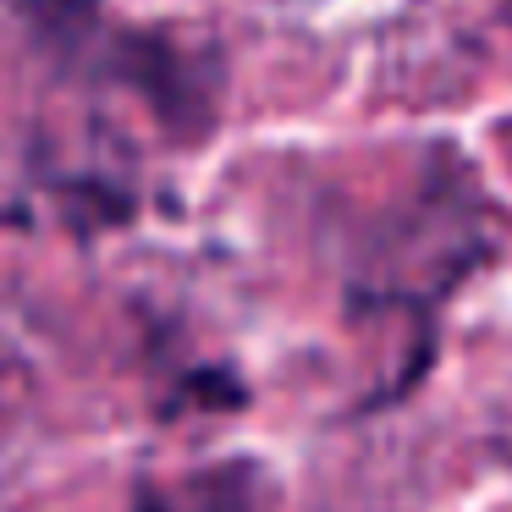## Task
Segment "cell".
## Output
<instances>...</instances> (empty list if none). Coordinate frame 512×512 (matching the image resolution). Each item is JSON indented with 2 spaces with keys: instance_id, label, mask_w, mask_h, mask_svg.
<instances>
[{
  "instance_id": "1",
  "label": "cell",
  "mask_w": 512,
  "mask_h": 512,
  "mask_svg": "<svg viewBox=\"0 0 512 512\" xmlns=\"http://www.w3.org/2000/svg\"><path fill=\"white\" fill-rule=\"evenodd\" d=\"M259 501H265V468L237 457V463H215L177 479L144 512H259Z\"/></svg>"
}]
</instances>
